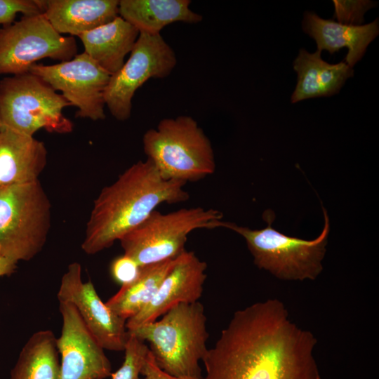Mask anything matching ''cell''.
Masks as SVG:
<instances>
[{
	"label": "cell",
	"mask_w": 379,
	"mask_h": 379,
	"mask_svg": "<svg viewBox=\"0 0 379 379\" xmlns=\"http://www.w3.org/2000/svg\"><path fill=\"white\" fill-rule=\"evenodd\" d=\"M317 340L292 321L282 301L238 310L202 361L203 379H321Z\"/></svg>",
	"instance_id": "obj_1"
},
{
	"label": "cell",
	"mask_w": 379,
	"mask_h": 379,
	"mask_svg": "<svg viewBox=\"0 0 379 379\" xmlns=\"http://www.w3.org/2000/svg\"><path fill=\"white\" fill-rule=\"evenodd\" d=\"M185 185L164 179L148 159L133 164L95 199L82 250L96 254L140 225L159 205L186 201Z\"/></svg>",
	"instance_id": "obj_2"
},
{
	"label": "cell",
	"mask_w": 379,
	"mask_h": 379,
	"mask_svg": "<svg viewBox=\"0 0 379 379\" xmlns=\"http://www.w3.org/2000/svg\"><path fill=\"white\" fill-rule=\"evenodd\" d=\"M149 344L158 366L180 378L203 379L199 361L208 351L206 317L199 301L178 304L161 319L128 331Z\"/></svg>",
	"instance_id": "obj_3"
},
{
	"label": "cell",
	"mask_w": 379,
	"mask_h": 379,
	"mask_svg": "<svg viewBox=\"0 0 379 379\" xmlns=\"http://www.w3.org/2000/svg\"><path fill=\"white\" fill-rule=\"evenodd\" d=\"M324 226L314 239L288 237L272 227L275 218L271 210L263 213L267 227L251 230L233 222H220V227L232 230L241 237L253 257L254 264L284 281L315 280L323 270L322 260L326 252L329 219L324 208Z\"/></svg>",
	"instance_id": "obj_4"
},
{
	"label": "cell",
	"mask_w": 379,
	"mask_h": 379,
	"mask_svg": "<svg viewBox=\"0 0 379 379\" xmlns=\"http://www.w3.org/2000/svg\"><path fill=\"white\" fill-rule=\"evenodd\" d=\"M142 145L147 159L165 180L186 184L215 171L211 141L190 116L161 120L157 128L145 133Z\"/></svg>",
	"instance_id": "obj_5"
},
{
	"label": "cell",
	"mask_w": 379,
	"mask_h": 379,
	"mask_svg": "<svg viewBox=\"0 0 379 379\" xmlns=\"http://www.w3.org/2000/svg\"><path fill=\"white\" fill-rule=\"evenodd\" d=\"M51 204L39 180L0 189V255L29 261L43 249L51 229Z\"/></svg>",
	"instance_id": "obj_6"
},
{
	"label": "cell",
	"mask_w": 379,
	"mask_h": 379,
	"mask_svg": "<svg viewBox=\"0 0 379 379\" xmlns=\"http://www.w3.org/2000/svg\"><path fill=\"white\" fill-rule=\"evenodd\" d=\"M67 106L71 105L62 94L29 72L0 81L1 127L30 136L41 128L69 133L74 125L62 113Z\"/></svg>",
	"instance_id": "obj_7"
},
{
	"label": "cell",
	"mask_w": 379,
	"mask_h": 379,
	"mask_svg": "<svg viewBox=\"0 0 379 379\" xmlns=\"http://www.w3.org/2000/svg\"><path fill=\"white\" fill-rule=\"evenodd\" d=\"M222 213L201 207L161 213L154 210L119 241L124 254L140 267L176 258L185 249L188 234L197 229L220 227Z\"/></svg>",
	"instance_id": "obj_8"
},
{
	"label": "cell",
	"mask_w": 379,
	"mask_h": 379,
	"mask_svg": "<svg viewBox=\"0 0 379 379\" xmlns=\"http://www.w3.org/2000/svg\"><path fill=\"white\" fill-rule=\"evenodd\" d=\"M77 53L74 37L59 34L44 13L23 15L0 29V74L27 73L39 60L67 61Z\"/></svg>",
	"instance_id": "obj_9"
},
{
	"label": "cell",
	"mask_w": 379,
	"mask_h": 379,
	"mask_svg": "<svg viewBox=\"0 0 379 379\" xmlns=\"http://www.w3.org/2000/svg\"><path fill=\"white\" fill-rule=\"evenodd\" d=\"M177 60L160 34L140 33L127 61L111 75L104 91V101L118 121L129 119L135 91L151 78L168 77Z\"/></svg>",
	"instance_id": "obj_10"
},
{
	"label": "cell",
	"mask_w": 379,
	"mask_h": 379,
	"mask_svg": "<svg viewBox=\"0 0 379 379\" xmlns=\"http://www.w3.org/2000/svg\"><path fill=\"white\" fill-rule=\"evenodd\" d=\"M29 72L37 75L78 108L77 117L93 121L105 119L104 91L111 74L86 53L58 64H34Z\"/></svg>",
	"instance_id": "obj_11"
},
{
	"label": "cell",
	"mask_w": 379,
	"mask_h": 379,
	"mask_svg": "<svg viewBox=\"0 0 379 379\" xmlns=\"http://www.w3.org/2000/svg\"><path fill=\"white\" fill-rule=\"evenodd\" d=\"M59 302L72 304L104 350L124 351L128 338L126 321L115 314L98 294L91 281H84L81 265L74 262L63 274L57 293Z\"/></svg>",
	"instance_id": "obj_12"
},
{
	"label": "cell",
	"mask_w": 379,
	"mask_h": 379,
	"mask_svg": "<svg viewBox=\"0 0 379 379\" xmlns=\"http://www.w3.org/2000/svg\"><path fill=\"white\" fill-rule=\"evenodd\" d=\"M62 330L57 338L60 356L58 379H105L112 365L105 350L85 325L75 307L59 302Z\"/></svg>",
	"instance_id": "obj_13"
},
{
	"label": "cell",
	"mask_w": 379,
	"mask_h": 379,
	"mask_svg": "<svg viewBox=\"0 0 379 379\" xmlns=\"http://www.w3.org/2000/svg\"><path fill=\"white\" fill-rule=\"evenodd\" d=\"M207 264L194 252L185 250L160 284L148 305L126 321L128 331L153 322L180 303L194 302L203 293Z\"/></svg>",
	"instance_id": "obj_14"
},
{
	"label": "cell",
	"mask_w": 379,
	"mask_h": 379,
	"mask_svg": "<svg viewBox=\"0 0 379 379\" xmlns=\"http://www.w3.org/2000/svg\"><path fill=\"white\" fill-rule=\"evenodd\" d=\"M44 143L34 136L0 129V189L39 180L47 164Z\"/></svg>",
	"instance_id": "obj_15"
},
{
	"label": "cell",
	"mask_w": 379,
	"mask_h": 379,
	"mask_svg": "<svg viewBox=\"0 0 379 379\" xmlns=\"http://www.w3.org/2000/svg\"><path fill=\"white\" fill-rule=\"evenodd\" d=\"M302 27L315 40L317 51L326 50L333 55L340 48H347L344 61L352 68L379 34L378 18L364 25H347L321 18L310 11L304 13Z\"/></svg>",
	"instance_id": "obj_16"
},
{
	"label": "cell",
	"mask_w": 379,
	"mask_h": 379,
	"mask_svg": "<svg viewBox=\"0 0 379 379\" xmlns=\"http://www.w3.org/2000/svg\"><path fill=\"white\" fill-rule=\"evenodd\" d=\"M321 51L309 53L301 48L293 61L297 73V84L291 95V102L339 93L346 80L353 77V68L343 60L330 64L321 57Z\"/></svg>",
	"instance_id": "obj_17"
},
{
	"label": "cell",
	"mask_w": 379,
	"mask_h": 379,
	"mask_svg": "<svg viewBox=\"0 0 379 379\" xmlns=\"http://www.w3.org/2000/svg\"><path fill=\"white\" fill-rule=\"evenodd\" d=\"M117 0H45L44 14L60 34H80L119 16Z\"/></svg>",
	"instance_id": "obj_18"
},
{
	"label": "cell",
	"mask_w": 379,
	"mask_h": 379,
	"mask_svg": "<svg viewBox=\"0 0 379 379\" xmlns=\"http://www.w3.org/2000/svg\"><path fill=\"white\" fill-rule=\"evenodd\" d=\"M138 30L124 18L112 21L80 34L86 53L111 75L124 64L139 36Z\"/></svg>",
	"instance_id": "obj_19"
},
{
	"label": "cell",
	"mask_w": 379,
	"mask_h": 379,
	"mask_svg": "<svg viewBox=\"0 0 379 379\" xmlns=\"http://www.w3.org/2000/svg\"><path fill=\"white\" fill-rule=\"evenodd\" d=\"M189 0H121L119 15L140 33L160 34L166 26L176 22L194 24L202 16L190 8Z\"/></svg>",
	"instance_id": "obj_20"
},
{
	"label": "cell",
	"mask_w": 379,
	"mask_h": 379,
	"mask_svg": "<svg viewBox=\"0 0 379 379\" xmlns=\"http://www.w3.org/2000/svg\"><path fill=\"white\" fill-rule=\"evenodd\" d=\"M57 338L51 330L34 333L21 349L9 379H58Z\"/></svg>",
	"instance_id": "obj_21"
},
{
	"label": "cell",
	"mask_w": 379,
	"mask_h": 379,
	"mask_svg": "<svg viewBox=\"0 0 379 379\" xmlns=\"http://www.w3.org/2000/svg\"><path fill=\"white\" fill-rule=\"evenodd\" d=\"M175 260L141 267L138 278L121 286L106 305L126 321L135 316L152 300L163 279L173 267Z\"/></svg>",
	"instance_id": "obj_22"
},
{
	"label": "cell",
	"mask_w": 379,
	"mask_h": 379,
	"mask_svg": "<svg viewBox=\"0 0 379 379\" xmlns=\"http://www.w3.org/2000/svg\"><path fill=\"white\" fill-rule=\"evenodd\" d=\"M148 350L144 341L128 333L124 361L117 371L112 373V379H141L140 371Z\"/></svg>",
	"instance_id": "obj_23"
},
{
	"label": "cell",
	"mask_w": 379,
	"mask_h": 379,
	"mask_svg": "<svg viewBox=\"0 0 379 379\" xmlns=\"http://www.w3.org/2000/svg\"><path fill=\"white\" fill-rule=\"evenodd\" d=\"M45 0H0V25L14 22L18 13L25 16L43 14Z\"/></svg>",
	"instance_id": "obj_24"
},
{
	"label": "cell",
	"mask_w": 379,
	"mask_h": 379,
	"mask_svg": "<svg viewBox=\"0 0 379 379\" xmlns=\"http://www.w3.org/2000/svg\"><path fill=\"white\" fill-rule=\"evenodd\" d=\"M335 8L334 18L338 22L347 25H361L364 15L370 8L375 6L371 1H333Z\"/></svg>",
	"instance_id": "obj_25"
},
{
	"label": "cell",
	"mask_w": 379,
	"mask_h": 379,
	"mask_svg": "<svg viewBox=\"0 0 379 379\" xmlns=\"http://www.w3.org/2000/svg\"><path fill=\"white\" fill-rule=\"evenodd\" d=\"M109 269L113 279L122 286L138 278L141 267L134 259L124 253L112 261Z\"/></svg>",
	"instance_id": "obj_26"
},
{
	"label": "cell",
	"mask_w": 379,
	"mask_h": 379,
	"mask_svg": "<svg viewBox=\"0 0 379 379\" xmlns=\"http://www.w3.org/2000/svg\"><path fill=\"white\" fill-rule=\"evenodd\" d=\"M140 374L144 379H197L177 377L164 371L158 366L149 350L144 359Z\"/></svg>",
	"instance_id": "obj_27"
},
{
	"label": "cell",
	"mask_w": 379,
	"mask_h": 379,
	"mask_svg": "<svg viewBox=\"0 0 379 379\" xmlns=\"http://www.w3.org/2000/svg\"><path fill=\"white\" fill-rule=\"evenodd\" d=\"M17 264L0 255V277L13 274L17 269Z\"/></svg>",
	"instance_id": "obj_28"
},
{
	"label": "cell",
	"mask_w": 379,
	"mask_h": 379,
	"mask_svg": "<svg viewBox=\"0 0 379 379\" xmlns=\"http://www.w3.org/2000/svg\"><path fill=\"white\" fill-rule=\"evenodd\" d=\"M1 126H2V124H1V114H0V129H1Z\"/></svg>",
	"instance_id": "obj_29"
}]
</instances>
